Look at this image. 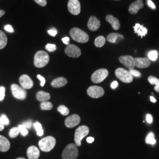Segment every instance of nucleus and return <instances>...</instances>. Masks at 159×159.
Wrapping results in <instances>:
<instances>
[{
	"instance_id": "nucleus-25",
	"label": "nucleus",
	"mask_w": 159,
	"mask_h": 159,
	"mask_svg": "<svg viewBox=\"0 0 159 159\" xmlns=\"http://www.w3.org/2000/svg\"><path fill=\"white\" fill-rule=\"evenodd\" d=\"M7 42L8 39L6 34L0 30V50H2L6 47Z\"/></svg>"
},
{
	"instance_id": "nucleus-33",
	"label": "nucleus",
	"mask_w": 159,
	"mask_h": 159,
	"mask_svg": "<svg viewBox=\"0 0 159 159\" xmlns=\"http://www.w3.org/2000/svg\"><path fill=\"white\" fill-rule=\"evenodd\" d=\"M20 131L18 127H13L9 132V136L11 138H15L19 134Z\"/></svg>"
},
{
	"instance_id": "nucleus-47",
	"label": "nucleus",
	"mask_w": 159,
	"mask_h": 159,
	"mask_svg": "<svg viewBox=\"0 0 159 159\" xmlns=\"http://www.w3.org/2000/svg\"><path fill=\"white\" fill-rule=\"evenodd\" d=\"M118 82L117 81H114L113 82L111 83V89H115L116 88H117V87L118 86Z\"/></svg>"
},
{
	"instance_id": "nucleus-11",
	"label": "nucleus",
	"mask_w": 159,
	"mask_h": 159,
	"mask_svg": "<svg viewBox=\"0 0 159 159\" xmlns=\"http://www.w3.org/2000/svg\"><path fill=\"white\" fill-rule=\"evenodd\" d=\"M66 54L70 57L78 58L81 54V51L77 46L74 44H69L65 48Z\"/></svg>"
},
{
	"instance_id": "nucleus-12",
	"label": "nucleus",
	"mask_w": 159,
	"mask_h": 159,
	"mask_svg": "<svg viewBox=\"0 0 159 159\" xmlns=\"http://www.w3.org/2000/svg\"><path fill=\"white\" fill-rule=\"evenodd\" d=\"M119 60L120 63L130 70L133 69L136 67L134 58L130 56H120L119 58Z\"/></svg>"
},
{
	"instance_id": "nucleus-32",
	"label": "nucleus",
	"mask_w": 159,
	"mask_h": 159,
	"mask_svg": "<svg viewBox=\"0 0 159 159\" xmlns=\"http://www.w3.org/2000/svg\"><path fill=\"white\" fill-rule=\"evenodd\" d=\"M58 111L63 116H67L70 113L69 109L66 106H65L64 105L60 106L58 107Z\"/></svg>"
},
{
	"instance_id": "nucleus-17",
	"label": "nucleus",
	"mask_w": 159,
	"mask_h": 159,
	"mask_svg": "<svg viewBox=\"0 0 159 159\" xmlns=\"http://www.w3.org/2000/svg\"><path fill=\"white\" fill-rule=\"evenodd\" d=\"M135 66L139 68H146L148 67L151 62L148 58H135Z\"/></svg>"
},
{
	"instance_id": "nucleus-14",
	"label": "nucleus",
	"mask_w": 159,
	"mask_h": 159,
	"mask_svg": "<svg viewBox=\"0 0 159 159\" xmlns=\"http://www.w3.org/2000/svg\"><path fill=\"white\" fill-rule=\"evenodd\" d=\"M80 117L77 114H73L65 120V125L68 128H73L79 125Z\"/></svg>"
},
{
	"instance_id": "nucleus-20",
	"label": "nucleus",
	"mask_w": 159,
	"mask_h": 159,
	"mask_svg": "<svg viewBox=\"0 0 159 159\" xmlns=\"http://www.w3.org/2000/svg\"><path fill=\"white\" fill-rule=\"evenodd\" d=\"M10 143L9 140L5 137L0 135V152H6L10 148Z\"/></svg>"
},
{
	"instance_id": "nucleus-10",
	"label": "nucleus",
	"mask_w": 159,
	"mask_h": 159,
	"mask_svg": "<svg viewBox=\"0 0 159 159\" xmlns=\"http://www.w3.org/2000/svg\"><path fill=\"white\" fill-rule=\"evenodd\" d=\"M69 12L74 16L79 15L81 12V5L79 0H69L68 2Z\"/></svg>"
},
{
	"instance_id": "nucleus-4",
	"label": "nucleus",
	"mask_w": 159,
	"mask_h": 159,
	"mask_svg": "<svg viewBox=\"0 0 159 159\" xmlns=\"http://www.w3.org/2000/svg\"><path fill=\"white\" fill-rule=\"evenodd\" d=\"M79 156V150L75 144L70 143L63 150L62 159H77Z\"/></svg>"
},
{
	"instance_id": "nucleus-16",
	"label": "nucleus",
	"mask_w": 159,
	"mask_h": 159,
	"mask_svg": "<svg viewBox=\"0 0 159 159\" xmlns=\"http://www.w3.org/2000/svg\"><path fill=\"white\" fill-rule=\"evenodd\" d=\"M144 7V4L143 0H136L132 4L129 8V11L131 14H136L139 10Z\"/></svg>"
},
{
	"instance_id": "nucleus-18",
	"label": "nucleus",
	"mask_w": 159,
	"mask_h": 159,
	"mask_svg": "<svg viewBox=\"0 0 159 159\" xmlns=\"http://www.w3.org/2000/svg\"><path fill=\"white\" fill-rule=\"evenodd\" d=\"M27 154L29 159H39L40 157V150L36 146H31L28 148Z\"/></svg>"
},
{
	"instance_id": "nucleus-19",
	"label": "nucleus",
	"mask_w": 159,
	"mask_h": 159,
	"mask_svg": "<svg viewBox=\"0 0 159 159\" xmlns=\"http://www.w3.org/2000/svg\"><path fill=\"white\" fill-rule=\"evenodd\" d=\"M106 20L108 23H110L111 24L113 30H119L120 28V23L119 20L117 18L113 17V16H111L110 14H108L106 17Z\"/></svg>"
},
{
	"instance_id": "nucleus-49",
	"label": "nucleus",
	"mask_w": 159,
	"mask_h": 159,
	"mask_svg": "<svg viewBox=\"0 0 159 159\" xmlns=\"http://www.w3.org/2000/svg\"><path fill=\"white\" fill-rule=\"evenodd\" d=\"M94 141V139L92 137H89L87 139V142L89 143H92Z\"/></svg>"
},
{
	"instance_id": "nucleus-13",
	"label": "nucleus",
	"mask_w": 159,
	"mask_h": 159,
	"mask_svg": "<svg viewBox=\"0 0 159 159\" xmlns=\"http://www.w3.org/2000/svg\"><path fill=\"white\" fill-rule=\"evenodd\" d=\"M19 82L20 85L25 90L30 89L34 85L33 81L27 74H23L21 76H20L19 79Z\"/></svg>"
},
{
	"instance_id": "nucleus-41",
	"label": "nucleus",
	"mask_w": 159,
	"mask_h": 159,
	"mask_svg": "<svg viewBox=\"0 0 159 159\" xmlns=\"http://www.w3.org/2000/svg\"><path fill=\"white\" fill-rule=\"evenodd\" d=\"M4 30H6V31L9 32V33H14V30L13 29V27H12V25H10V24H7L4 26Z\"/></svg>"
},
{
	"instance_id": "nucleus-2",
	"label": "nucleus",
	"mask_w": 159,
	"mask_h": 159,
	"mask_svg": "<svg viewBox=\"0 0 159 159\" xmlns=\"http://www.w3.org/2000/svg\"><path fill=\"white\" fill-rule=\"evenodd\" d=\"M70 35L73 40L80 43H86L89 40V35L79 28L71 29L70 31Z\"/></svg>"
},
{
	"instance_id": "nucleus-24",
	"label": "nucleus",
	"mask_w": 159,
	"mask_h": 159,
	"mask_svg": "<svg viewBox=\"0 0 159 159\" xmlns=\"http://www.w3.org/2000/svg\"><path fill=\"white\" fill-rule=\"evenodd\" d=\"M123 39L124 36L121 34L118 33H111L107 37V40L109 43H116L118 39Z\"/></svg>"
},
{
	"instance_id": "nucleus-34",
	"label": "nucleus",
	"mask_w": 159,
	"mask_h": 159,
	"mask_svg": "<svg viewBox=\"0 0 159 159\" xmlns=\"http://www.w3.org/2000/svg\"><path fill=\"white\" fill-rule=\"evenodd\" d=\"M18 128L20 131V133L23 136H26L29 134V131L23 125H20L18 126Z\"/></svg>"
},
{
	"instance_id": "nucleus-3",
	"label": "nucleus",
	"mask_w": 159,
	"mask_h": 159,
	"mask_svg": "<svg viewBox=\"0 0 159 159\" xmlns=\"http://www.w3.org/2000/svg\"><path fill=\"white\" fill-rule=\"evenodd\" d=\"M56 140L52 136H47L40 140L39 145L40 150L44 152H49L56 146Z\"/></svg>"
},
{
	"instance_id": "nucleus-27",
	"label": "nucleus",
	"mask_w": 159,
	"mask_h": 159,
	"mask_svg": "<svg viewBox=\"0 0 159 159\" xmlns=\"http://www.w3.org/2000/svg\"><path fill=\"white\" fill-rule=\"evenodd\" d=\"M106 39L103 36H98L97 37L94 41V44L97 47H102L106 43Z\"/></svg>"
},
{
	"instance_id": "nucleus-29",
	"label": "nucleus",
	"mask_w": 159,
	"mask_h": 159,
	"mask_svg": "<svg viewBox=\"0 0 159 159\" xmlns=\"http://www.w3.org/2000/svg\"><path fill=\"white\" fill-rule=\"evenodd\" d=\"M34 127L35 129L37 131V134L39 136H42L44 134V130L43 129L42 125L39 122H36L34 123Z\"/></svg>"
},
{
	"instance_id": "nucleus-8",
	"label": "nucleus",
	"mask_w": 159,
	"mask_h": 159,
	"mask_svg": "<svg viewBox=\"0 0 159 159\" xmlns=\"http://www.w3.org/2000/svg\"><path fill=\"white\" fill-rule=\"evenodd\" d=\"M11 89L12 95L15 98L18 100H24L26 98L27 93L22 87H20L16 84H12L11 86Z\"/></svg>"
},
{
	"instance_id": "nucleus-45",
	"label": "nucleus",
	"mask_w": 159,
	"mask_h": 159,
	"mask_svg": "<svg viewBox=\"0 0 159 159\" xmlns=\"http://www.w3.org/2000/svg\"><path fill=\"white\" fill-rule=\"evenodd\" d=\"M147 2H148V6L149 7H150L151 8H152L153 10L156 9V6H155V4H154L152 0H148Z\"/></svg>"
},
{
	"instance_id": "nucleus-42",
	"label": "nucleus",
	"mask_w": 159,
	"mask_h": 159,
	"mask_svg": "<svg viewBox=\"0 0 159 159\" xmlns=\"http://www.w3.org/2000/svg\"><path fill=\"white\" fill-rule=\"evenodd\" d=\"M48 34H50L51 36L55 37L57 34V30L56 29H55V28H52V29H51V30H48Z\"/></svg>"
},
{
	"instance_id": "nucleus-30",
	"label": "nucleus",
	"mask_w": 159,
	"mask_h": 159,
	"mask_svg": "<svg viewBox=\"0 0 159 159\" xmlns=\"http://www.w3.org/2000/svg\"><path fill=\"white\" fill-rule=\"evenodd\" d=\"M41 109L43 110H51L53 107V105L51 102H43L40 104Z\"/></svg>"
},
{
	"instance_id": "nucleus-52",
	"label": "nucleus",
	"mask_w": 159,
	"mask_h": 159,
	"mask_svg": "<svg viewBox=\"0 0 159 159\" xmlns=\"http://www.w3.org/2000/svg\"><path fill=\"white\" fill-rule=\"evenodd\" d=\"M16 159H25V158H24V157H18V158H17Z\"/></svg>"
},
{
	"instance_id": "nucleus-15",
	"label": "nucleus",
	"mask_w": 159,
	"mask_h": 159,
	"mask_svg": "<svg viewBox=\"0 0 159 159\" xmlns=\"http://www.w3.org/2000/svg\"><path fill=\"white\" fill-rule=\"evenodd\" d=\"M100 25H101L100 21L98 18H97L95 16H93L90 17L87 23L88 28L92 31H96L97 30H98L100 27Z\"/></svg>"
},
{
	"instance_id": "nucleus-40",
	"label": "nucleus",
	"mask_w": 159,
	"mask_h": 159,
	"mask_svg": "<svg viewBox=\"0 0 159 159\" xmlns=\"http://www.w3.org/2000/svg\"><path fill=\"white\" fill-rule=\"evenodd\" d=\"M34 1L41 7H45L47 5V1L46 0H34Z\"/></svg>"
},
{
	"instance_id": "nucleus-21",
	"label": "nucleus",
	"mask_w": 159,
	"mask_h": 159,
	"mask_svg": "<svg viewBox=\"0 0 159 159\" xmlns=\"http://www.w3.org/2000/svg\"><path fill=\"white\" fill-rule=\"evenodd\" d=\"M133 29L135 33H136L141 38H143L148 34V29L144 27L143 25H140V24H138V23L136 24Z\"/></svg>"
},
{
	"instance_id": "nucleus-6",
	"label": "nucleus",
	"mask_w": 159,
	"mask_h": 159,
	"mask_svg": "<svg viewBox=\"0 0 159 159\" xmlns=\"http://www.w3.org/2000/svg\"><path fill=\"white\" fill-rule=\"evenodd\" d=\"M115 75L120 80L125 83H130L133 80V76L129 71L125 68H117L115 71Z\"/></svg>"
},
{
	"instance_id": "nucleus-9",
	"label": "nucleus",
	"mask_w": 159,
	"mask_h": 159,
	"mask_svg": "<svg viewBox=\"0 0 159 159\" xmlns=\"http://www.w3.org/2000/svg\"><path fill=\"white\" fill-rule=\"evenodd\" d=\"M87 94L93 98H98L103 96L104 94V90L102 87L93 85L90 87L87 90Z\"/></svg>"
},
{
	"instance_id": "nucleus-1",
	"label": "nucleus",
	"mask_w": 159,
	"mask_h": 159,
	"mask_svg": "<svg viewBox=\"0 0 159 159\" xmlns=\"http://www.w3.org/2000/svg\"><path fill=\"white\" fill-rule=\"evenodd\" d=\"M50 61V56L46 51H38L34 56V66L37 68L45 67Z\"/></svg>"
},
{
	"instance_id": "nucleus-48",
	"label": "nucleus",
	"mask_w": 159,
	"mask_h": 159,
	"mask_svg": "<svg viewBox=\"0 0 159 159\" xmlns=\"http://www.w3.org/2000/svg\"><path fill=\"white\" fill-rule=\"evenodd\" d=\"M4 125H4L3 122L2 121V120H1V117H0V131L4 130Z\"/></svg>"
},
{
	"instance_id": "nucleus-39",
	"label": "nucleus",
	"mask_w": 159,
	"mask_h": 159,
	"mask_svg": "<svg viewBox=\"0 0 159 159\" xmlns=\"http://www.w3.org/2000/svg\"><path fill=\"white\" fill-rule=\"evenodd\" d=\"M32 123H33L32 120H29L27 121H25V122H24V123H23V125H24L26 129H30V128L31 127Z\"/></svg>"
},
{
	"instance_id": "nucleus-46",
	"label": "nucleus",
	"mask_w": 159,
	"mask_h": 159,
	"mask_svg": "<svg viewBox=\"0 0 159 159\" xmlns=\"http://www.w3.org/2000/svg\"><path fill=\"white\" fill-rule=\"evenodd\" d=\"M62 41H63L64 44H66V45H69L70 44V39L67 37H64L62 39Z\"/></svg>"
},
{
	"instance_id": "nucleus-37",
	"label": "nucleus",
	"mask_w": 159,
	"mask_h": 159,
	"mask_svg": "<svg viewBox=\"0 0 159 159\" xmlns=\"http://www.w3.org/2000/svg\"><path fill=\"white\" fill-rule=\"evenodd\" d=\"M0 117H1V119L2 120V121L3 122L4 125H8L10 124V121H9V120L8 119V117H7L6 115H5V114H2Z\"/></svg>"
},
{
	"instance_id": "nucleus-23",
	"label": "nucleus",
	"mask_w": 159,
	"mask_h": 159,
	"mask_svg": "<svg viewBox=\"0 0 159 159\" xmlns=\"http://www.w3.org/2000/svg\"><path fill=\"white\" fill-rule=\"evenodd\" d=\"M36 97L39 102H47L48 100H50L51 96L48 93H47L45 91H40L37 93Z\"/></svg>"
},
{
	"instance_id": "nucleus-28",
	"label": "nucleus",
	"mask_w": 159,
	"mask_h": 159,
	"mask_svg": "<svg viewBox=\"0 0 159 159\" xmlns=\"http://www.w3.org/2000/svg\"><path fill=\"white\" fill-rule=\"evenodd\" d=\"M159 52L157 50H152L148 53V58L150 61H155L158 58Z\"/></svg>"
},
{
	"instance_id": "nucleus-7",
	"label": "nucleus",
	"mask_w": 159,
	"mask_h": 159,
	"mask_svg": "<svg viewBox=\"0 0 159 159\" xmlns=\"http://www.w3.org/2000/svg\"><path fill=\"white\" fill-rule=\"evenodd\" d=\"M108 71L105 68H101L97 70L93 73L91 77V81L94 83H100L107 78L108 76Z\"/></svg>"
},
{
	"instance_id": "nucleus-43",
	"label": "nucleus",
	"mask_w": 159,
	"mask_h": 159,
	"mask_svg": "<svg viewBox=\"0 0 159 159\" xmlns=\"http://www.w3.org/2000/svg\"><path fill=\"white\" fill-rule=\"evenodd\" d=\"M37 78L41 81V86L43 87L44 84H45V83H46V79H45V78H44L43 76L40 75L39 74L37 75Z\"/></svg>"
},
{
	"instance_id": "nucleus-5",
	"label": "nucleus",
	"mask_w": 159,
	"mask_h": 159,
	"mask_svg": "<svg viewBox=\"0 0 159 159\" xmlns=\"http://www.w3.org/2000/svg\"><path fill=\"white\" fill-rule=\"evenodd\" d=\"M89 133V129L86 125H81L77 128L74 134V141L77 146H81V140Z\"/></svg>"
},
{
	"instance_id": "nucleus-26",
	"label": "nucleus",
	"mask_w": 159,
	"mask_h": 159,
	"mask_svg": "<svg viewBox=\"0 0 159 159\" xmlns=\"http://www.w3.org/2000/svg\"><path fill=\"white\" fill-rule=\"evenodd\" d=\"M148 81L151 84L156 85L154 87V90L159 93V79L154 76L150 75L148 77Z\"/></svg>"
},
{
	"instance_id": "nucleus-22",
	"label": "nucleus",
	"mask_w": 159,
	"mask_h": 159,
	"mask_svg": "<svg viewBox=\"0 0 159 159\" xmlns=\"http://www.w3.org/2000/svg\"><path fill=\"white\" fill-rule=\"evenodd\" d=\"M67 83V80L64 77H58L54 80L51 82V85L54 88H60L66 85Z\"/></svg>"
},
{
	"instance_id": "nucleus-44",
	"label": "nucleus",
	"mask_w": 159,
	"mask_h": 159,
	"mask_svg": "<svg viewBox=\"0 0 159 159\" xmlns=\"http://www.w3.org/2000/svg\"><path fill=\"white\" fill-rule=\"evenodd\" d=\"M146 121L149 124H151L153 122V117L151 114H148L146 115Z\"/></svg>"
},
{
	"instance_id": "nucleus-36",
	"label": "nucleus",
	"mask_w": 159,
	"mask_h": 159,
	"mask_svg": "<svg viewBox=\"0 0 159 159\" xmlns=\"http://www.w3.org/2000/svg\"><path fill=\"white\" fill-rule=\"evenodd\" d=\"M5 91L6 89L4 87H0V101H2L5 97Z\"/></svg>"
},
{
	"instance_id": "nucleus-51",
	"label": "nucleus",
	"mask_w": 159,
	"mask_h": 159,
	"mask_svg": "<svg viewBox=\"0 0 159 159\" xmlns=\"http://www.w3.org/2000/svg\"><path fill=\"white\" fill-rule=\"evenodd\" d=\"M150 101L152 102H156V98L153 96H150Z\"/></svg>"
},
{
	"instance_id": "nucleus-38",
	"label": "nucleus",
	"mask_w": 159,
	"mask_h": 159,
	"mask_svg": "<svg viewBox=\"0 0 159 159\" xmlns=\"http://www.w3.org/2000/svg\"><path fill=\"white\" fill-rule=\"evenodd\" d=\"M129 72L130 73V74L133 75V76H135V77H140V76H141V73L139 71H137V70H134V69H131V70H130V71H129Z\"/></svg>"
},
{
	"instance_id": "nucleus-50",
	"label": "nucleus",
	"mask_w": 159,
	"mask_h": 159,
	"mask_svg": "<svg viewBox=\"0 0 159 159\" xmlns=\"http://www.w3.org/2000/svg\"><path fill=\"white\" fill-rule=\"evenodd\" d=\"M5 14H6L5 11H4L2 10H0V18H1L2 16H4Z\"/></svg>"
},
{
	"instance_id": "nucleus-31",
	"label": "nucleus",
	"mask_w": 159,
	"mask_h": 159,
	"mask_svg": "<svg viewBox=\"0 0 159 159\" xmlns=\"http://www.w3.org/2000/svg\"><path fill=\"white\" fill-rule=\"evenodd\" d=\"M146 143L147 144H150L152 145L156 144V140L154 139V134L153 133L151 132L148 134L146 138Z\"/></svg>"
},
{
	"instance_id": "nucleus-35",
	"label": "nucleus",
	"mask_w": 159,
	"mask_h": 159,
	"mask_svg": "<svg viewBox=\"0 0 159 159\" xmlns=\"http://www.w3.org/2000/svg\"><path fill=\"white\" fill-rule=\"evenodd\" d=\"M46 49L47 51H50V52H53V51L56 50L57 47H56V46L55 44H47L46 46Z\"/></svg>"
}]
</instances>
